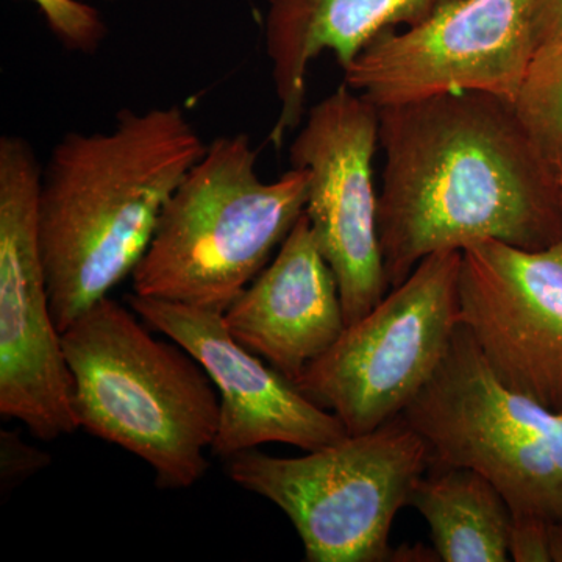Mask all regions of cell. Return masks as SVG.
I'll return each mask as SVG.
<instances>
[{
	"label": "cell",
	"instance_id": "10",
	"mask_svg": "<svg viewBox=\"0 0 562 562\" xmlns=\"http://www.w3.org/2000/svg\"><path fill=\"white\" fill-rule=\"evenodd\" d=\"M379 132V106L342 85L310 109L290 147L291 168L308 173L305 214L338 280L347 327L390 290L373 184Z\"/></svg>",
	"mask_w": 562,
	"mask_h": 562
},
{
	"label": "cell",
	"instance_id": "9",
	"mask_svg": "<svg viewBox=\"0 0 562 562\" xmlns=\"http://www.w3.org/2000/svg\"><path fill=\"white\" fill-rule=\"evenodd\" d=\"M538 0H447L427 20L376 35L344 68V85L373 105L450 92L513 101L538 50Z\"/></svg>",
	"mask_w": 562,
	"mask_h": 562
},
{
	"label": "cell",
	"instance_id": "2",
	"mask_svg": "<svg viewBox=\"0 0 562 562\" xmlns=\"http://www.w3.org/2000/svg\"><path fill=\"white\" fill-rule=\"evenodd\" d=\"M206 144L177 105L121 110L106 133L69 132L41 168L38 235L63 333L132 277L166 203Z\"/></svg>",
	"mask_w": 562,
	"mask_h": 562
},
{
	"label": "cell",
	"instance_id": "20",
	"mask_svg": "<svg viewBox=\"0 0 562 562\" xmlns=\"http://www.w3.org/2000/svg\"><path fill=\"white\" fill-rule=\"evenodd\" d=\"M538 47L562 38V0H538L535 13Z\"/></svg>",
	"mask_w": 562,
	"mask_h": 562
},
{
	"label": "cell",
	"instance_id": "11",
	"mask_svg": "<svg viewBox=\"0 0 562 562\" xmlns=\"http://www.w3.org/2000/svg\"><path fill=\"white\" fill-rule=\"evenodd\" d=\"M460 324L509 390L562 414V239L525 250L462 249Z\"/></svg>",
	"mask_w": 562,
	"mask_h": 562
},
{
	"label": "cell",
	"instance_id": "15",
	"mask_svg": "<svg viewBox=\"0 0 562 562\" xmlns=\"http://www.w3.org/2000/svg\"><path fill=\"white\" fill-rule=\"evenodd\" d=\"M409 506L427 520L439 561H512V508L482 473L430 464L414 486Z\"/></svg>",
	"mask_w": 562,
	"mask_h": 562
},
{
	"label": "cell",
	"instance_id": "14",
	"mask_svg": "<svg viewBox=\"0 0 562 562\" xmlns=\"http://www.w3.org/2000/svg\"><path fill=\"white\" fill-rule=\"evenodd\" d=\"M447 0H268L266 54L279 99L269 140L280 149L305 116L312 63L331 52L347 68L376 35L427 20Z\"/></svg>",
	"mask_w": 562,
	"mask_h": 562
},
{
	"label": "cell",
	"instance_id": "18",
	"mask_svg": "<svg viewBox=\"0 0 562 562\" xmlns=\"http://www.w3.org/2000/svg\"><path fill=\"white\" fill-rule=\"evenodd\" d=\"M509 557L516 562H562V520L513 514Z\"/></svg>",
	"mask_w": 562,
	"mask_h": 562
},
{
	"label": "cell",
	"instance_id": "6",
	"mask_svg": "<svg viewBox=\"0 0 562 562\" xmlns=\"http://www.w3.org/2000/svg\"><path fill=\"white\" fill-rule=\"evenodd\" d=\"M401 416L430 464L482 473L513 514L562 520V414L501 383L464 325Z\"/></svg>",
	"mask_w": 562,
	"mask_h": 562
},
{
	"label": "cell",
	"instance_id": "3",
	"mask_svg": "<svg viewBox=\"0 0 562 562\" xmlns=\"http://www.w3.org/2000/svg\"><path fill=\"white\" fill-rule=\"evenodd\" d=\"M132 312L106 295L61 333L77 425L147 462L161 490H187L209 471L220 394L190 351Z\"/></svg>",
	"mask_w": 562,
	"mask_h": 562
},
{
	"label": "cell",
	"instance_id": "12",
	"mask_svg": "<svg viewBox=\"0 0 562 562\" xmlns=\"http://www.w3.org/2000/svg\"><path fill=\"white\" fill-rule=\"evenodd\" d=\"M127 303L150 327L190 351L209 373L221 403L220 428L211 446L217 457L228 460L269 442L312 452L349 435L336 414L310 401L297 384L236 341L224 313L135 292Z\"/></svg>",
	"mask_w": 562,
	"mask_h": 562
},
{
	"label": "cell",
	"instance_id": "7",
	"mask_svg": "<svg viewBox=\"0 0 562 562\" xmlns=\"http://www.w3.org/2000/svg\"><path fill=\"white\" fill-rule=\"evenodd\" d=\"M462 250L428 255L383 301L344 330L295 382L361 435L401 416L441 364L460 327Z\"/></svg>",
	"mask_w": 562,
	"mask_h": 562
},
{
	"label": "cell",
	"instance_id": "19",
	"mask_svg": "<svg viewBox=\"0 0 562 562\" xmlns=\"http://www.w3.org/2000/svg\"><path fill=\"white\" fill-rule=\"evenodd\" d=\"M49 462V453L29 446L18 432H0V484L3 494L43 471Z\"/></svg>",
	"mask_w": 562,
	"mask_h": 562
},
{
	"label": "cell",
	"instance_id": "17",
	"mask_svg": "<svg viewBox=\"0 0 562 562\" xmlns=\"http://www.w3.org/2000/svg\"><path fill=\"white\" fill-rule=\"evenodd\" d=\"M55 38L70 52L92 55L106 38L105 21L98 9L80 0H31Z\"/></svg>",
	"mask_w": 562,
	"mask_h": 562
},
{
	"label": "cell",
	"instance_id": "4",
	"mask_svg": "<svg viewBox=\"0 0 562 562\" xmlns=\"http://www.w3.org/2000/svg\"><path fill=\"white\" fill-rule=\"evenodd\" d=\"M246 133L220 136L162 210L132 273L140 297L224 313L305 213L308 173L265 181Z\"/></svg>",
	"mask_w": 562,
	"mask_h": 562
},
{
	"label": "cell",
	"instance_id": "16",
	"mask_svg": "<svg viewBox=\"0 0 562 562\" xmlns=\"http://www.w3.org/2000/svg\"><path fill=\"white\" fill-rule=\"evenodd\" d=\"M514 109L536 149L562 180V38L538 47Z\"/></svg>",
	"mask_w": 562,
	"mask_h": 562
},
{
	"label": "cell",
	"instance_id": "1",
	"mask_svg": "<svg viewBox=\"0 0 562 562\" xmlns=\"http://www.w3.org/2000/svg\"><path fill=\"white\" fill-rule=\"evenodd\" d=\"M379 236L398 286L428 255L495 239L542 250L562 239V180L514 102L450 92L380 109Z\"/></svg>",
	"mask_w": 562,
	"mask_h": 562
},
{
	"label": "cell",
	"instance_id": "8",
	"mask_svg": "<svg viewBox=\"0 0 562 562\" xmlns=\"http://www.w3.org/2000/svg\"><path fill=\"white\" fill-rule=\"evenodd\" d=\"M41 166L21 136L0 139V414L41 441L79 430L72 375L41 258Z\"/></svg>",
	"mask_w": 562,
	"mask_h": 562
},
{
	"label": "cell",
	"instance_id": "21",
	"mask_svg": "<svg viewBox=\"0 0 562 562\" xmlns=\"http://www.w3.org/2000/svg\"><path fill=\"white\" fill-rule=\"evenodd\" d=\"M102 2H117V0H102Z\"/></svg>",
	"mask_w": 562,
	"mask_h": 562
},
{
	"label": "cell",
	"instance_id": "13",
	"mask_svg": "<svg viewBox=\"0 0 562 562\" xmlns=\"http://www.w3.org/2000/svg\"><path fill=\"white\" fill-rule=\"evenodd\" d=\"M224 321L236 341L294 383L341 338L347 325L338 280L305 213Z\"/></svg>",
	"mask_w": 562,
	"mask_h": 562
},
{
	"label": "cell",
	"instance_id": "5",
	"mask_svg": "<svg viewBox=\"0 0 562 562\" xmlns=\"http://www.w3.org/2000/svg\"><path fill=\"white\" fill-rule=\"evenodd\" d=\"M428 468L427 443L402 416L305 457L227 460L233 483L286 514L308 562L395 561L392 522Z\"/></svg>",
	"mask_w": 562,
	"mask_h": 562
}]
</instances>
